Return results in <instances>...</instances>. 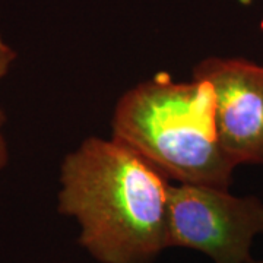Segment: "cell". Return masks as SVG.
Instances as JSON below:
<instances>
[{"label":"cell","mask_w":263,"mask_h":263,"mask_svg":"<svg viewBox=\"0 0 263 263\" xmlns=\"http://www.w3.org/2000/svg\"><path fill=\"white\" fill-rule=\"evenodd\" d=\"M168 181L127 145L91 136L63 160L57 209L98 263H154L168 249Z\"/></svg>","instance_id":"6da1fadb"},{"label":"cell","mask_w":263,"mask_h":263,"mask_svg":"<svg viewBox=\"0 0 263 263\" xmlns=\"http://www.w3.org/2000/svg\"><path fill=\"white\" fill-rule=\"evenodd\" d=\"M114 139L127 145L179 184L230 189L237 165L224 149L211 84L176 82L158 73L130 88L116 104Z\"/></svg>","instance_id":"7a4b0ae2"},{"label":"cell","mask_w":263,"mask_h":263,"mask_svg":"<svg viewBox=\"0 0 263 263\" xmlns=\"http://www.w3.org/2000/svg\"><path fill=\"white\" fill-rule=\"evenodd\" d=\"M257 235H263L262 199L214 186L171 184L168 249L196 250L212 263H250Z\"/></svg>","instance_id":"3957f363"},{"label":"cell","mask_w":263,"mask_h":263,"mask_svg":"<svg viewBox=\"0 0 263 263\" xmlns=\"http://www.w3.org/2000/svg\"><path fill=\"white\" fill-rule=\"evenodd\" d=\"M216 100L219 139L238 167L263 165V65L238 57H208L193 67Z\"/></svg>","instance_id":"277c9868"},{"label":"cell","mask_w":263,"mask_h":263,"mask_svg":"<svg viewBox=\"0 0 263 263\" xmlns=\"http://www.w3.org/2000/svg\"><path fill=\"white\" fill-rule=\"evenodd\" d=\"M15 59H16L15 50L10 47L9 44L5 43V40L2 38V34H0V79L8 75L10 66H12ZM3 122H5V117H3V113L0 111V170L8 164V160H9L8 143H6V139H5L3 132H2Z\"/></svg>","instance_id":"5b68a950"},{"label":"cell","mask_w":263,"mask_h":263,"mask_svg":"<svg viewBox=\"0 0 263 263\" xmlns=\"http://www.w3.org/2000/svg\"><path fill=\"white\" fill-rule=\"evenodd\" d=\"M250 263H263V259H259V260H256V259H253Z\"/></svg>","instance_id":"8992f818"}]
</instances>
